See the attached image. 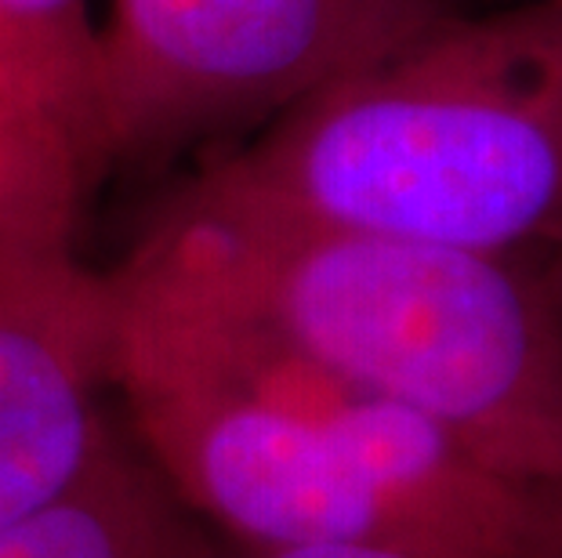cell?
<instances>
[{
  "label": "cell",
  "mask_w": 562,
  "mask_h": 558,
  "mask_svg": "<svg viewBox=\"0 0 562 558\" xmlns=\"http://www.w3.org/2000/svg\"><path fill=\"white\" fill-rule=\"evenodd\" d=\"M105 276L113 391L178 504L258 548L530 551L537 490L486 468L439 424L131 261Z\"/></svg>",
  "instance_id": "cell-1"
},
{
  "label": "cell",
  "mask_w": 562,
  "mask_h": 558,
  "mask_svg": "<svg viewBox=\"0 0 562 558\" xmlns=\"http://www.w3.org/2000/svg\"><path fill=\"white\" fill-rule=\"evenodd\" d=\"M555 265H552V272H548V283L555 287V294H559V301H562V243L555 247Z\"/></svg>",
  "instance_id": "cell-11"
},
{
  "label": "cell",
  "mask_w": 562,
  "mask_h": 558,
  "mask_svg": "<svg viewBox=\"0 0 562 558\" xmlns=\"http://www.w3.org/2000/svg\"><path fill=\"white\" fill-rule=\"evenodd\" d=\"M0 157L41 218L74 236L110 171L91 0H0Z\"/></svg>",
  "instance_id": "cell-6"
},
{
  "label": "cell",
  "mask_w": 562,
  "mask_h": 558,
  "mask_svg": "<svg viewBox=\"0 0 562 558\" xmlns=\"http://www.w3.org/2000/svg\"><path fill=\"white\" fill-rule=\"evenodd\" d=\"M447 15V0H105V163L266 127Z\"/></svg>",
  "instance_id": "cell-4"
},
{
  "label": "cell",
  "mask_w": 562,
  "mask_h": 558,
  "mask_svg": "<svg viewBox=\"0 0 562 558\" xmlns=\"http://www.w3.org/2000/svg\"><path fill=\"white\" fill-rule=\"evenodd\" d=\"M537 529L526 558H562V482L537 490Z\"/></svg>",
  "instance_id": "cell-10"
},
{
  "label": "cell",
  "mask_w": 562,
  "mask_h": 558,
  "mask_svg": "<svg viewBox=\"0 0 562 558\" xmlns=\"http://www.w3.org/2000/svg\"><path fill=\"white\" fill-rule=\"evenodd\" d=\"M193 189L486 254L562 243V0L447 15L316 91Z\"/></svg>",
  "instance_id": "cell-3"
},
{
  "label": "cell",
  "mask_w": 562,
  "mask_h": 558,
  "mask_svg": "<svg viewBox=\"0 0 562 558\" xmlns=\"http://www.w3.org/2000/svg\"><path fill=\"white\" fill-rule=\"evenodd\" d=\"M113 291L74 240L0 232V526L77 482L113 439Z\"/></svg>",
  "instance_id": "cell-5"
},
{
  "label": "cell",
  "mask_w": 562,
  "mask_h": 558,
  "mask_svg": "<svg viewBox=\"0 0 562 558\" xmlns=\"http://www.w3.org/2000/svg\"><path fill=\"white\" fill-rule=\"evenodd\" d=\"M505 479L562 482V301L516 254L327 229L186 185L127 254Z\"/></svg>",
  "instance_id": "cell-2"
},
{
  "label": "cell",
  "mask_w": 562,
  "mask_h": 558,
  "mask_svg": "<svg viewBox=\"0 0 562 558\" xmlns=\"http://www.w3.org/2000/svg\"><path fill=\"white\" fill-rule=\"evenodd\" d=\"M0 558H200L157 468L110 439L77 482L0 526Z\"/></svg>",
  "instance_id": "cell-7"
},
{
  "label": "cell",
  "mask_w": 562,
  "mask_h": 558,
  "mask_svg": "<svg viewBox=\"0 0 562 558\" xmlns=\"http://www.w3.org/2000/svg\"><path fill=\"white\" fill-rule=\"evenodd\" d=\"M233 558H414V555L370 548V544H286V548L240 544V555Z\"/></svg>",
  "instance_id": "cell-9"
},
{
  "label": "cell",
  "mask_w": 562,
  "mask_h": 558,
  "mask_svg": "<svg viewBox=\"0 0 562 558\" xmlns=\"http://www.w3.org/2000/svg\"><path fill=\"white\" fill-rule=\"evenodd\" d=\"M0 232H26V236H47V240H74V236L52 229L41 210L33 207V200L26 196V189L19 185V178L11 174V168L0 157Z\"/></svg>",
  "instance_id": "cell-8"
}]
</instances>
